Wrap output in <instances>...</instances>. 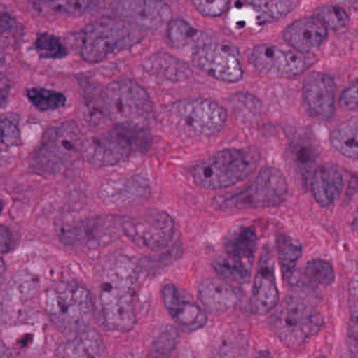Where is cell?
<instances>
[{
    "mask_svg": "<svg viewBox=\"0 0 358 358\" xmlns=\"http://www.w3.org/2000/svg\"><path fill=\"white\" fill-rule=\"evenodd\" d=\"M37 289V282L27 273H16L8 288V296L15 302L27 300Z\"/></svg>",
    "mask_w": 358,
    "mask_h": 358,
    "instance_id": "e575fe53",
    "label": "cell"
},
{
    "mask_svg": "<svg viewBox=\"0 0 358 358\" xmlns=\"http://www.w3.org/2000/svg\"><path fill=\"white\" fill-rule=\"evenodd\" d=\"M27 96L33 106L42 113L62 108L67 103V98L62 92L43 87L29 88Z\"/></svg>",
    "mask_w": 358,
    "mask_h": 358,
    "instance_id": "4dcf8cb0",
    "label": "cell"
},
{
    "mask_svg": "<svg viewBox=\"0 0 358 358\" xmlns=\"http://www.w3.org/2000/svg\"><path fill=\"white\" fill-rule=\"evenodd\" d=\"M328 29L317 17H305L292 22L284 31V39L294 50L312 55L327 39Z\"/></svg>",
    "mask_w": 358,
    "mask_h": 358,
    "instance_id": "ac0fdd59",
    "label": "cell"
},
{
    "mask_svg": "<svg viewBox=\"0 0 358 358\" xmlns=\"http://www.w3.org/2000/svg\"><path fill=\"white\" fill-rule=\"evenodd\" d=\"M256 358H273V357L267 351H263V352L259 353L258 357Z\"/></svg>",
    "mask_w": 358,
    "mask_h": 358,
    "instance_id": "bcb514c9",
    "label": "cell"
},
{
    "mask_svg": "<svg viewBox=\"0 0 358 358\" xmlns=\"http://www.w3.org/2000/svg\"><path fill=\"white\" fill-rule=\"evenodd\" d=\"M138 268L132 259L119 256L105 271L101 283L100 303L105 326L126 332L136 324V285Z\"/></svg>",
    "mask_w": 358,
    "mask_h": 358,
    "instance_id": "6da1fadb",
    "label": "cell"
},
{
    "mask_svg": "<svg viewBox=\"0 0 358 358\" xmlns=\"http://www.w3.org/2000/svg\"><path fill=\"white\" fill-rule=\"evenodd\" d=\"M164 306L174 322L188 331L201 329L207 323L205 311L191 299L187 298L174 284L162 288Z\"/></svg>",
    "mask_w": 358,
    "mask_h": 358,
    "instance_id": "e0dca14e",
    "label": "cell"
},
{
    "mask_svg": "<svg viewBox=\"0 0 358 358\" xmlns=\"http://www.w3.org/2000/svg\"><path fill=\"white\" fill-rule=\"evenodd\" d=\"M198 12L206 17H219L226 12L230 0H191Z\"/></svg>",
    "mask_w": 358,
    "mask_h": 358,
    "instance_id": "ab89813d",
    "label": "cell"
},
{
    "mask_svg": "<svg viewBox=\"0 0 358 358\" xmlns=\"http://www.w3.org/2000/svg\"><path fill=\"white\" fill-rule=\"evenodd\" d=\"M94 0H36L33 8L44 17H80L92 8Z\"/></svg>",
    "mask_w": 358,
    "mask_h": 358,
    "instance_id": "d4e9b609",
    "label": "cell"
},
{
    "mask_svg": "<svg viewBox=\"0 0 358 358\" xmlns=\"http://www.w3.org/2000/svg\"><path fill=\"white\" fill-rule=\"evenodd\" d=\"M67 358H103L105 346L100 334L94 329L82 330L64 347Z\"/></svg>",
    "mask_w": 358,
    "mask_h": 358,
    "instance_id": "603a6c76",
    "label": "cell"
},
{
    "mask_svg": "<svg viewBox=\"0 0 358 358\" xmlns=\"http://www.w3.org/2000/svg\"><path fill=\"white\" fill-rule=\"evenodd\" d=\"M200 302L212 313H225L235 306L239 294L225 280L206 279L199 286Z\"/></svg>",
    "mask_w": 358,
    "mask_h": 358,
    "instance_id": "44dd1931",
    "label": "cell"
},
{
    "mask_svg": "<svg viewBox=\"0 0 358 358\" xmlns=\"http://www.w3.org/2000/svg\"><path fill=\"white\" fill-rule=\"evenodd\" d=\"M212 267L221 278L233 283L246 284L252 277V261L229 255L216 258L212 262Z\"/></svg>",
    "mask_w": 358,
    "mask_h": 358,
    "instance_id": "83f0119b",
    "label": "cell"
},
{
    "mask_svg": "<svg viewBox=\"0 0 358 358\" xmlns=\"http://www.w3.org/2000/svg\"><path fill=\"white\" fill-rule=\"evenodd\" d=\"M277 245L282 273L286 280L290 279L302 257V245L296 238L285 234L277 236Z\"/></svg>",
    "mask_w": 358,
    "mask_h": 358,
    "instance_id": "f1b7e54d",
    "label": "cell"
},
{
    "mask_svg": "<svg viewBox=\"0 0 358 358\" xmlns=\"http://www.w3.org/2000/svg\"><path fill=\"white\" fill-rule=\"evenodd\" d=\"M304 277L311 285L327 287L333 284L336 273L333 266L328 261L313 259L305 266Z\"/></svg>",
    "mask_w": 358,
    "mask_h": 358,
    "instance_id": "d6a6232c",
    "label": "cell"
},
{
    "mask_svg": "<svg viewBox=\"0 0 358 358\" xmlns=\"http://www.w3.org/2000/svg\"><path fill=\"white\" fill-rule=\"evenodd\" d=\"M118 220L98 219L84 221L75 227L64 229L61 240L69 245H86L111 242L118 236Z\"/></svg>",
    "mask_w": 358,
    "mask_h": 358,
    "instance_id": "d6986e66",
    "label": "cell"
},
{
    "mask_svg": "<svg viewBox=\"0 0 358 358\" xmlns=\"http://www.w3.org/2000/svg\"><path fill=\"white\" fill-rule=\"evenodd\" d=\"M348 336L358 350V280H353L349 286Z\"/></svg>",
    "mask_w": 358,
    "mask_h": 358,
    "instance_id": "f35d334b",
    "label": "cell"
},
{
    "mask_svg": "<svg viewBox=\"0 0 358 358\" xmlns=\"http://www.w3.org/2000/svg\"><path fill=\"white\" fill-rule=\"evenodd\" d=\"M248 343L243 334H225L219 343V358H246Z\"/></svg>",
    "mask_w": 358,
    "mask_h": 358,
    "instance_id": "8d00e7d4",
    "label": "cell"
},
{
    "mask_svg": "<svg viewBox=\"0 0 358 358\" xmlns=\"http://www.w3.org/2000/svg\"><path fill=\"white\" fill-rule=\"evenodd\" d=\"M340 104L346 110H352L358 107V79L342 92Z\"/></svg>",
    "mask_w": 358,
    "mask_h": 358,
    "instance_id": "b9f144b4",
    "label": "cell"
},
{
    "mask_svg": "<svg viewBox=\"0 0 358 358\" xmlns=\"http://www.w3.org/2000/svg\"><path fill=\"white\" fill-rule=\"evenodd\" d=\"M144 29L123 19H101L84 29L81 43L82 59L99 63L111 55L130 50L142 41Z\"/></svg>",
    "mask_w": 358,
    "mask_h": 358,
    "instance_id": "3957f363",
    "label": "cell"
},
{
    "mask_svg": "<svg viewBox=\"0 0 358 358\" xmlns=\"http://www.w3.org/2000/svg\"><path fill=\"white\" fill-rule=\"evenodd\" d=\"M348 6H352L353 8H358V0H345Z\"/></svg>",
    "mask_w": 358,
    "mask_h": 358,
    "instance_id": "7dc6e473",
    "label": "cell"
},
{
    "mask_svg": "<svg viewBox=\"0 0 358 358\" xmlns=\"http://www.w3.org/2000/svg\"><path fill=\"white\" fill-rule=\"evenodd\" d=\"M279 289L275 275V260L268 250H263L252 286L250 308L256 315H266L279 304Z\"/></svg>",
    "mask_w": 358,
    "mask_h": 358,
    "instance_id": "2e32d148",
    "label": "cell"
},
{
    "mask_svg": "<svg viewBox=\"0 0 358 358\" xmlns=\"http://www.w3.org/2000/svg\"><path fill=\"white\" fill-rule=\"evenodd\" d=\"M288 189L285 176L277 168L266 167L245 189L218 198L216 204L223 212L271 208L285 201Z\"/></svg>",
    "mask_w": 358,
    "mask_h": 358,
    "instance_id": "9c48e42d",
    "label": "cell"
},
{
    "mask_svg": "<svg viewBox=\"0 0 358 358\" xmlns=\"http://www.w3.org/2000/svg\"><path fill=\"white\" fill-rule=\"evenodd\" d=\"M305 105L315 119L327 122L336 113V86L333 79L324 73H311L303 86Z\"/></svg>",
    "mask_w": 358,
    "mask_h": 358,
    "instance_id": "9a60e30c",
    "label": "cell"
},
{
    "mask_svg": "<svg viewBox=\"0 0 358 358\" xmlns=\"http://www.w3.org/2000/svg\"><path fill=\"white\" fill-rule=\"evenodd\" d=\"M20 130L16 122L10 119H2L1 142L8 147L18 146L20 144Z\"/></svg>",
    "mask_w": 358,
    "mask_h": 358,
    "instance_id": "60d3db41",
    "label": "cell"
},
{
    "mask_svg": "<svg viewBox=\"0 0 358 358\" xmlns=\"http://www.w3.org/2000/svg\"><path fill=\"white\" fill-rule=\"evenodd\" d=\"M149 134L145 129L119 127L100 136L84 140L81 157L95 167H113L128 161L134 152L149 146Z\"/></svg>",
    "mask_w": 358,
    "mask_h": 358,
    "instance_id": "8992f818",
    "label": "cell"
},
{
    "mask_svg": "<svg viewBox=\"0 0 358 358\" xmlns=\"http://www.w3.org/2000/svg\"><path fill=\"white\" fill-rule=\"evenodd\" d=\"M315 62L313 55L302 54L273 44H260L252 50V63L254 69L265 77H298Z\"/></svg>",
    "mask_w": 358,
    "mask_h": 358,
    "instance_id": "8fae6325",
    "label": "cell"
},
{
    "mask_svg": "<svg viewBox=\"0 0 358 358\" xmlns=\"http://www.w3.org/2000/svg\"><path fill=\"white\" fill-rule=\"evenodd\" d=\"M224 246L229 256L252 261L258 246L256 229L243 225L233 229L227 235Z\"/></svg>",
    "mask_w": 358,
    "mask_h": 358,
    "instance_id": "484cf974",
    "label": "cell"
},
{
    "mask_svg": "<svg viewBox=\"0 0 358 358\" xmlns=\"http://www.w3.org/2000/svg\"><path fill=\"white\" fill-rule=\"evenodd\" d=\"M123 231L137 245L157 252L172 243L176 235V223L167 213L156 210L128 221Z\"/></svg>",
    "mask_w": 358,
    "mask_h": 358,
    "instance_id": "4fadbf2b",
    "label": "cell"
},
{
    "mask_svg": "<svg viewBox=\"0 0 358 358\" xmlns=\"http://www.w3.org/2000/svg\"><path fill=\"white\" fill-rule=\"evenodd\" d=\"M354 229H355V231H357V233L358 234V210H357V217H355V220H354Z\"/></svg>",
    "mask_w": 358,
    "mask_h": 358,
    "instance_id": "c3c4849f",
    "label": "cell"
},
{
    "mask_svg": "<svg viewBox=\"0 0 358 358\" xmlns=\"http://www.w3.org/2000/svg\"><path fill=\"white\" fill-rule=\"evenodd\" d=\"M44 307L53 323L67 334L86 329L92 317L90 292L77 283L60 284L48 290Z\"/></svg>",
    "mask_w": 358,
    "mask_h": 358,
    "instance_id": "ba28073f",
    "label": "cell"
},
{
    "mask_svg": "<svg viewBox=\"0 0 358 358\" xmlns=\"http://www.w3.org/2000/svg\"><path fill=\"white\" fill-rule=\"evenodd\" d=\"M260 16L263 22L284 18L298 6V0H245Z\"/></svg>",
    "mask_w": 358,
    "mask_h": 358,
    "instance_id": "f546056e",
    "label": "cell"
},
{
    "mask_svg": "<svg viewBox=\"0 0 358 358\" xmlns=\"http://www.w3.org/2000/svg\"><path fill=\"white\" fill-rule=\"evenodd\" d=\"M145 71L170 81H184L191 77V67L167 52H159L149 56L143 63Z\"/></svg>",
    "mask_w": 358,
    "mask_h": 358,
    "instance_id": "7402d4cb",
    "label": "cell"
},
{
    "mask_svg": "<svg viewBox=\"0 0 358 358\" xmlns=\"http://www.w3.org/2000/svg\"><path fill=\"white\" fill-rule=\"evenodd\" d=\"M167 39L172 48L193 52L207 37L184 19L174 18L168 23Z\"/></svg>",
    "mask_w": 358,
    "mask_h": 358,
    "instance_id": "cb8c5ba5",
    "label": "cell"
},
{
    "mask_svg": "<svg viewBox=\"0 0 358 358\" xmlns=\"http://www.w3.org/2000/svg\"><path fill=\"white\" fill-rule=\"evenodd\" d=\"M258 162V155L252 151L226 149L193 166L191 176L195 185L203 189H225L252 176Z\"/></svg>",
    "mask_w": 358,
    "mask_h": 358,
    "instance_id": "5b68a950",
    "label": "cell"
},
{
    "mask_svg": "<svg viewBox=\"0 0 358 358\" xmlns=\"http://www.w3.org/2000/svg\"><path fill=\"white\" fill-rule=\"evenodd\" d=\"M35 48L37 54L43 59H62L67 55L64 44L50 33H40L37 36Z\"/></svg>",
    "mask_w": 358,
    "mask_h": 358,
    "instance_id": "d590c367",
    "label": "cell"
},
{
    "mask_svg": "<svg viewBox=\"0 0 358 358\" xmlns=\"http://www.w3.org/2000/svg\"><path fill=\"white\" fill-rule=\"evenodd\" d=\"M1 252L6 254V252L11 250L13 244V236L11 234L10 229L8 227L2 225L1 227Z\"/></svg>",
    "mask_w": 358,
    "mask_h": 358,
    "instance_id": "7bdbcfd3",
    "label": "cell"
},
{
    "mask_svg": "<svg viewBox=\"0 0 358 358\" xmlns=\"http://www.w3.org/2000/svg\"><path fill=\"white\" fill-rule=\"evenodd\" d=\"M83 142L77 124L73 121L57 124L46 130L39 147L32 155L31 166L41 173H61L78 155H81Z\"/></svg>",
    "mask_w": 358,
    "mask_h": 358,
    "instance_id": "52a82bcc",
    "label": "cell"
},
{
    "mask_svg": "<svg viewBox=\"0 0 358 358\" xmlns=\"http://www.w3.org/2000/svg\"><path fill=\"white\" fill-rule=\"evenodd\" d=\"M179 342L178 330L165 327L151 345L149 358H170Z\"/></svg>",
    "mask_w": 358,
    "mask_h": 358,
    "instance_id": "836d02e7",
    "label": "cell"
},
{
    "mask_svg": "<svg viewBox=\"0 0 358 358\" xmlns=\"http://www.w3.org/2000/svg\"><path fill=\"white\" fill-rule=\"evenodd\" d=\"M313 159V153L310 149L307 147V148L301 149L300 151L298 150V161L300 162L301 164H311Z\"/></svg>",
    "mask_w": 358,
    "mask_h": 358,
    "instance_id": "ee69618b",
    "label": "cell"
},
{
    "mask_svg": "<svg viewBox=\"0 0 358 358\" xmlns=\"http://www.w3.org/2000/svg\"><path fill=\"white\" fill-rule=\"evenodd\" d=\"M146 189L143 178H132L125 182L109 185L104 187L103 195L109 201L124 202L130 198L141 197Z\"/></svg>",
    "mask_w": 358,
    "mask_h": 358,
    "instance_id": "1f68e13d",
    "label": "cell"
},
{
    "mask_svg": "<svg viewBox=\"0 0 358 358\" xmlns=\"http://www.w3.org/2000/svg\"><path fill=\"white\" fill-rule=\"evenodd\" d=\"M330 142L343 157L358 161V117L336 126L330 136Z\"/></svg>",
    "mask_w": 358,
    "mask_h": 358,
    "instance_id": "4316f807",
    "label": "cell"
},
{
    "mask_svg": "<svg viewBox=\"0 0 358 358\" xmlns=\"http://www.w3.org/2000/svg\"><path fill=\"white\" fill-rule=\"evenodd\" d=\"M170 119L186 134L212 136L224 127L227 111L210 99H185L174 102L170 109Z\"/></svg>",
    "mask_w": 358,
    "mask_h": 358,
    "instance_id": "30bf717a",
    "label": "cell"
},
{
    "mask_svg": "<svg viewBox=\"0 0 358 358\" xmlns=\"http://www.w3.org/2000/svg\"><path fill=\"white\" fill-rule=\"evenodd\" d=\"M344 185V173L334 164L319 166L311 179L313 197L322 206H330L336 203L342 195Z\"/></svg>",
    "mask_w": 358,
    "mask_h": 358,
    "instance_id": "ffe728a7",
    "label": "cell"
},
{
    "mask_svg": "<svg viewBox=\"0 0 358 358\" xmlns=\"http://www.w3.org/2000/svg\"><path fill=\"white\" fill-rule=\"evenodd\" d=\"M193 62L198 69L219 81L235 83L243 78L239 52L226 42L206 40L193 52Z\"/></svg>",
    "mask_w": 358,
    "mask_h": 358,
    "instance_id": "7c38bea8",
    "label": "cell"
},
{
    "mask_svg": "<svg viewBox=\"0 0 358 358\" xmlns=\"http://www.w3.org/2000/svg\"><path fill=\"white\" fill-rule=\"evenodd\" d=\"M113 10L120 19L141 29H158L168 24L172 12L164 0H113Z\"/></svg>",
    "mask_w": 358,
    "mask_h": 358,
    "instance_id": "5bb4252c",
    "label": "cell"
},
{
    "mask_svg": "<svg viewBox=\"0 0 358 358\" xmlns=\"http://www.w3.org/2000/svg\"><path fill=\"white\" fill-rule=\"evenodd\" d=\"M0 358H12V353H11L10 349L4 345V343H1V350H0Z\"/></svg>",
    "mask_w": 358,
    "mask_h": 358,
    "instance_id": "f6af8a7d",
    "label": "cell"
},
{
    "mask_svg": "<svg viewBox=\"0 0 358 358\" xmlns=\"http://www.w3.org/2000/svg\"><path fill=\"white\" fill-rule=\"evenodd\" d=\"M275 336L290 347H300L323 326V315L306 298L292 294L277 304L270 317Z\"/></svg>",
    "mask_w": 358,
    "mask_h": 358,
    "instance_id": "277c9868",
    "label": "cell"
},
{
    "mask_svg": "<svg viewBox=\"0 0 358 358\" xmlns=\"http://www.w3.org/2000/svg\"><path fill=\"white\" fill-rule=\"evenodd\" d=\"M317 358H325V357H317Z\"/></svg>",
    "mask_w": 358,
    "mask_h": 358,
    "instance_id": "681fc988",
    "label": "cell"
},
{
    "mask_svg": "<svg viewBox=\"0 0 358 358\" xmlns=\"http://www.w3.org/2000/svg\"><path fill=\"white\" fill-rule=\"evenodd\" d=\"M102 108L121 127L146 129L155 121L153 101L146 90L130 79L109 84L102 94Z\"/></svg>",
    "mask_w": 358,
    "mask_h": 358,
    "instance_id": "7a4b0ae2",
    "label": "cell"
},
{
    "mask_svg": "<svg viewBox=\"0 0 358 358\" xmlns=\"http://www.w3.org/2000/svg\"><path fill=\"white\" fill-rule=\"evenodd\" d=\"M315 17L319 19L327 29H333V31L344 29L350 21V17L347 10L338 6H322L315 12Z\"/></svg>",
    "mask_w": 358,
    "mask_h": 358,
    "instance_id": "74e56055",
    "label": "cell"
}]
</instances>
